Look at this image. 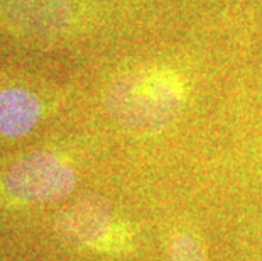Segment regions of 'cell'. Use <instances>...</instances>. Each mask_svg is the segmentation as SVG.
Segmentation results:
<instances>
[{"label": "cell", "mask_w": 262, "mask_h": 261, "mask_svg": "<svg viewBox=\"0 0 262 261\" xmlns=\"http://www.w3.org/2000/svg\"><path fill=\"white\" fill-rule=\"evenodd\" d=\"M56 234L71 246L108 256H124L137 246L136 226L120 217L100 197H81L54 220Z\"/></svg>", "instance_id": "cell-2"}, {"label": "cell", "mask_w": 262, "mask_h": 261, "mask_svg": "<svg viewBox=\"0 0 262 261\" xmlns=\"http://www.w3.org/2000/svg\"><path fill=\"white\" fill-rule=\"evenodd\" d=\"M76 187V171L63 156L36 151L20 158L4 178V188L20 204H51L68 197Z\"/></svg>", "instance_id": "cell-3"}, {"label": "cell", "mask_w": 262, "mask_h": 261, "mask_svg": "<svg viewBox=\"0 0 262 261\" xmlns=\"http://www.w3.org/2000/svg\"><path fill=\"white\" fill-rule=\"evenodd\" d=\"M188 95L181 71L152 65L117 76L105 92V107L115 122L132 131L163 132L180 119Z\"/></svg>", "instance_id": "cell-1"}, {"label": "cell", "mask_w": 262, "mask_h": 261, "mask_svg": "<svg viewBox=\"0 0 262 261\" xmlns=\"http://www.w3.org/2000/svg\"><path fill=\"white\" fill-rule=\"evenodd\" d=\"M5 14L29 34L53 36L70 24L71 7L68 0H5Z\"/></svg>", "instance_id": "cell-4"}, {"label": "cell", "mask_w": 262, "mask_h": 261, "mask_svg": "<svg viewBox=\"0 0 262 261\" xmlns=\"http://www.w3.org/2000/svg\"><path fill=\"white\" fill-rule=\"evenodd\" d=\"M41 117V104L34 93L24 88H5L0 92V134L26 136Z\"/></svg>", "instance_id": "cell-5"}, {"label": "cell", "mask_w": 262, "mask_h": 261, "mask_svg": "<svg viewBox=\"0 0 262 261\" xmlns=\"http://www.w3.org/2000/svg\"><path fill=\"white\" fill-rule=\"evenodd\" d=\"M166 261H210L202 239L188 229H176L169 236Z\"/></svg>", "instance_id": "cell-6"}]
</instances>
